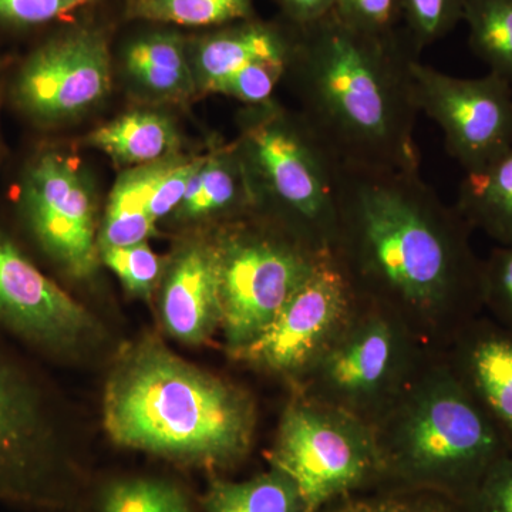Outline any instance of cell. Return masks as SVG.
I'll return each mask as SVG.
<instances>
[{
    "label": "cell",
    "instance_id": "cell-1",
    "mask_svg": "<svg viewBox=\"0 0 512 512\" xmlns=\"http://www.w3.org/2000/svg\"><path fill=\"white\" fill-rule=\"evenodd\" d=\"M471 227L420 170L340 165L333 255L357 298L397 318H436L457 336L483 303V261Z\"/></svg>",
    "mask_w": 512,
    "mask_h": 512
},
{
    "label": "cell",
    "instance_id": "cell-2",
    "mask_svg": "<svg viewBox=\"0 0 512 512\" xmlns=\"http://www.w3.org/2000/svg\"><path fill=\"white\" fill-rule=\"evenodd\" d=\"M420 59L403 30L376 36L330 13L296 28L288 72L302 116L340 164L369 170H420L412 64Z\"/></svg>",
    "mask_w": 512,
    "mask_h": 512
},
{
    "label": "cell",
    "instance_id": "cell-3",
    "mask_svg": "<svg viewBox=\"0 0 512 512\" xmlns=\"http://www.w3.org/2000/svg\"><path fill=\"white\" fill-rule=\"evenodd\" d=\"M103 409L104 427L120 446L201 466L237 463L254 434L247 394L153 342L123 357Z\"/></svg>",
    "mask_w": 512,
    "mask_h": 512
},
{
    "label": "cell",
    "instance_id": "cell-4",
    "mask_svg": "<svg viewBox=\"0 0 512 512\" xmlns=\"http://www.w3.org/2000/svg\"><path fill=\"white\" fill-rule=\"evenodd\" d=\"M383 473L429 485L466 507L512 443L454 369L412 380L372 424Z\"/></svg>",
    "mask_w": 512,
    "mask_h": 512
},
{
    "label": "cell",
    "instance_id": "cell-5",
    "mask_svg": "<svg viewBox=\"0 0 512 512\" xmlns=\"http://www.w3.org/2000/svg\"><path fill=\"white\" fill-rule=\"evenodd\" d=\"M252 107L238 154L252 202L274 208L285 231L313 251H332L342 164L302 113L272 101Z\"/></svg>",
    "mask_w": 512,
    "mask_h": 512
},
{
    "label": "cell",
    "instance_id": "cell-6",
    "mask_svg": "<svg viewBox=\"0 0 512 512\" xmlns=\"http://www.w3.org/2000/svg\"><path fill=\"white\" fill-rule=\"evenodd\" d=\"M269 460L298 488L303 512H319L383 473L372 426L312 397L286 409Z\"/></svg>",
    "mask_w": 512,
    "mask_h": 512
},
{
    "label": "cell",
    "instance_id": "cell-7",
    "mask_svg": "<svg viewBox=\"0 0 512 512\" xmlns=\"http://www.w3.org/2000/svg\"><path fill=\"white\" fill-rule=\"evenodd\" d=\"M357 296V295H356ZM394 313L357 298L352 315L306 375L312 399L372 424L412 380L410 349ZM370 424V426H372Z\"/></svg>",
    "mask_w": 512,
    "mask_h": 512
},
{
    "label": "cell",
    "instance_id": "cell-8",
    "mask_svg": "<svg viewBox=\"0 0 512 512\" xmlns=\"http://www.w3.org/2000/svg\"><path fill=\"white\" fill-rule=\"evenodd\" d=\"M217 241L221 328L234 353L271 323L325 252L313 251L289 232L247 225Z\"/></svg>",
    "mask_w": 512,
    "mask_h": 512
},
{
    "label": "cell",
    "instance_id": "cell-9",
    "mask_svg": "<svg viewBox=\"0 0 512 512\" xmlns=\"http://www.w3.org/2000/svg\"><path fill=\"white\" fill-rule=\"evenodd\" d=\"M420 113L443 131L448 154L466 173L481 170L512 147V87L493 73L474 79L412 64Z\"/></svg>",
    "mask_w": 512,
    "mask_h": 512
},
{
    "label": "cell",
    "instance_id": "cell-10",
    "mask_svg": "<svg viewBox=\"0 0 512 512\" xmlns=\"http://www.w3.org/2000/svg\"><path fill=\"white\" fill-rule=\"evenodd\" d=\"M356 302L342 265L332 251L325 252L271 323L234 355L271 372L306 375L352 315Z\"/></svg>",
    "mask_w": 512,
    "mask_h": 512
},
{
    "label": "cell",
    "instance_id": "cell-11",
    "mask_svg": "<svg viewBox=\"0 0 512 512\" xmlns=\"http://www.w3.org/2000/svg\"><path fill=\"white\" fill-rule=\"evenodd\" d=\"M23 205L43 251L73 278H90L100 252L96 205L79 164L55 153L37 160L26 178Z\"/></svg>",
    "mask_w": 512,
    "mask_h": 512
},
{
    "label": "cell",
    "instance_id": "cell-12",
    "mask_svg": "<svg viewBox=\"0 0 512 512\" xmlns=\"http://www.w3.org/2000/svg\"><path fill=\"white\" fill-rule=\"evenodd\" d=\"M0 501L32 510L66 504L39 397L0 356Z\"/></svg>",
    "mask_w": 512,
    "mask_h": 512
},
{
    "label": "cell",
    "instance_id": "cell-13",
    "mask_svg": "<svg viewBox=\"0 0 512 512\" xmlns=\"http://www.w3.org/2000/svg\"><path fill=\"white\" fill-rule=\"evenodd\" d=\"M110 62L99 35L77 32L37 50L19 74L18 99L29 113L56 120L76 116L110 89Z\"/></svg>",
    "mask_w": 512,
    "mask_h": 512
},
{
    "label": "cell",
    "instance_id": "cell-14",
    "mask_svg": "<svg viewBox=\"0 0 512 512\" xmlns=\"http://www.w3.org/2000/svg\"><path fill=\"white\" fill-rule=\"evenodd\" d=\"M0 323L40 348L69 350L94 332L80 303L0 234Z\"/></svg>",
    "mask_w": 512,
    "mask_h": 512
},
{
    "label": "cell",
    "instance_id": "cell-15",
    "mask_svg": "<svg viewBox=\"0 0 512 512\" xmlns=\"http://www.w3.org/2000/svg\"><path fill=\"white\" fill-rule=\"evenodd\" d=\"M161 318L173 338L200 345L220 328L218 241H197L181 249L165 278Z\"/></svg>",
    "mask_w": 512,
    "mask_h": 512
},
{
    "label": "cell",
    "instance_id": "cell-16",
    "mask_svg": "<svg viewBox=\"0 0 512 512\" xmlns=\"http://www.w3.org/2000/svg\"><path fill=\"white\" fill-rule=\"evenodd\" d=\"M457 342L454 372L512 443V330L473 320Z\"/></svg>",
    "mask_w": 512,
    "mask_h": 512
},
{
    "label": "cell",
    "instance_id": "cell-17",
    "mask_svg": "<svg viewBox=\"0 0 512 512\" xmlns=\"http://www.w3.org/2000/svg\"><path fill=\"white\" fill-rule=\"evenodd\" d=\"M295 40L296 28L293 36H288L262 23H245L218 33L202 42L198 49V79L205 90L214 92L222 82L252 64L284 63L289 66Z\"/></svg>",
    "mask_w": 512,
    "mask_h": 512
},
{
    "label": "cell",
    "instance_id": "cell-18",
    "mask_svg": "<svg viewBox=\"0 0 512 512\" xmlns=\"http://www.w3.org/2000/svg\"><path fill=\"white\" fill-rule=\"evenodd\" d=\"M454 207L471 229L512 247V147L487 167L466 173Z\"/></svg>",
    "mask_w": 512,
    "mask_h": 512
},
{
    "label": "cell",
    "instance_id": "cell-19",
    "mask_svg": "<svg viewBox=\"0 0 512 512\" xmlns=\"http://www.w3.org/2000/svg\"><path fill=\"white\" fill-rule=\"evenodd\" d=\"M89 143L123 164L158 163L174 150L177 134L170 120L150 111H134L89 136Z\"/></svg>",
    "mask_w": 512,
    "mask_h": 512
},
{
    "label": "cell",
    "instance_id": "cell-20",
    "mask_svg": "<svg viewBox=\"0 0 512 512\" xmlns=\"http://www.w3.org/2000/svg\"><path fill=\"white\" fill-rule=\"evenodd\" d=\"M245 204L254 202L239 156L218 153L205 157L192 175L178 208L184 217L197 218L242 208Z\"/></svg>",
    "mask_w": 512,
    "mask_h": 512
},
{
    "label": "cell",
    "instance_id": "cell-21",
    "mask_svg": "<svg viewBox=\"0 0 512 512\" xmlns=\"http://www.w3.org/2000/svg\"><path fill=\"white\" fill-rule=\"evenodd\" d=\"M204 508L207 512H303V503L291 478L272 468L241 483L212 481Z\"/></svg>",
    "mask_w": 512,
    "mask_h": 512
},
{
    "label": "cell",
    "instance_id": "cell-22",
    "mask_svg": "<svg viewBox=\"0 0 512 512\" xmlns=\"http://www.w3.org/2000/svg\"><path fill=\"white\" fill-rule=\"evenodd\" d=\"M147 165L128 171L117 181L110 195L99 248L131 247L156 234L148 211Z\"/></svg>",
    "mask_w": 512,
    "mask_h": 512
},
{
    "label": "cell",
    "instance_id": "cell-23",
    "mask_svg": "<svg viewBox=\"0 0 512 512\" xmlns=\"http://www.w3.org/2000/svg\"><path fill=\"white\" fill-rule=\"evenodd\" d=\"M126 66L151 92L184 96L192 90L190 67L178 37L157 35L138 40L127 50Z\"/></svg>",
    "mask_w": 512,
    "mask_h": 512
},
{
    "label": "cell",
    "instance_id": "cell-24",
    "mask_svg": "<svg viewBox=\"0 0 512 512\" xmlns=\"http://www.w3.org/2000/svg\"><path fill=\"white\" fill-rule=\"evenodd\" d=\"M463 22L474 55L512 87V0H467Z\"/></svg>",
    "mask_w": 512,
    "mask_h": 512
},
{
    "label": "cell",
    "instance_id": "cell-25",
    "mask_svg": "<svg viewBox=\"0 0 512 512\" xmlns=\"http://www.w3.org/2000/svg\"><path fill=\"white\" fill-rule=\"evenodd\" d=\"M141 15L184 26H211L252 16V0H138Z\"/></svg>",
    "mask_w": 512,
    "mask_h": 512
},
{
    "label": "cell",
    "instance_id": "cell-26",
    "mask_svg": "<svg viewBox=\"0 0 512 512\" xmlns=\"http://www.w3.org/2000/svg\"><path fill=\"white\" fill-rule=\"evenodd\" d=\"M101 512H192L173 484L153 478H130L110 484L101 495Z\"/></svg>",
    "mask_w": 512,
    "mask_h": 512
},
{
    "label": "cell",
    "instance_id": "cell-27",
    "mask_svg": "<svg viewBox=\"0 0 512 512\" xmlns=\"http://www.w3.org/2000/svg\"><path fill=\"white\" fill-rule=\"evenodd\" d=\"M467 0H403V35L420 57L463 22Z\"/></svg>",
    "mask_w": 512,
    "mask_h": 512
},
{
    "label": "cell",
    "instance_id": "cell-28",
    "mask_svg": "<svg viewBox=\"0 0 512 512\" xmlns=\"http://www.w3.org/2000/svg\"><path fill=\"white\" fill-rule=\"evenodd\" d=\"M205 157L191 161H158L147 165L148 211L154 222L180 207L192 175L204 163Z\"/></svg>",
    "mask_w": 512,
    "mask_h": 512
},
{
    "label": "cell",
    "instance_id": "cell-29",
    "mask_svg": "<svg viewBox=\"0 0 512 512\" xmlns=\"http://www.w3.org/2000/svg\"><path fill=\"white\" fill-rule=\"evenodd\" d=\"M100 254L104 264L119 276L128 292L144 298L153 293L161 274V259L151 251L147 242L131 247L104 248Z\"/></svg>",
    "mask_w": 512,
    "mask_h": 512
},
{
    "label": "cell",
    "instance_id": "cell-30",
    "mask_svg": "<svg viewBox=\"0 0 512 512\" xmlns=\"http://www.w3.org/2000/svg\"><path fill=\"white\" fill-rule=\"evenodd\" d=\"M333 13L369 35H396L403 26V0H335Z\"/></svg>",
    "mask_w": 512,
    "mask_h": 512
},
{
    "label": "cell",
    "instance_id": "cell-31",
    "mask_svg": "<svg viewBox=\"0 0 512 512\" xmlns=\"http://www.w3.org/2000/svg\"><path fill=\"white\" fill-rule=\"evenodd\" d=\"M483 303L500 325L512 330V247H498L483 261Z\"/></svg>",
    "mask_w": 512,
    "mask_h": 512
},
{
    "label": "cell",
    "instance_id": "cell-32",
    "mask_svg": "<svg viewBox=\"0 0 512 512\" xmlns=\"http://www.w3.org/2000/svg\"><path fill=\"white\" fill-rule=\"evenodd\" d=\"M288 72V64L256 63L222 82L214 93L234 97L249 106L269 103L279 80Z\"/></svg>",
    "mask_w": 512,
    "mask_h": 512
},
{
    "label": "cell",
    "instance_id": "cell-33",
    "mask_svg": "<svg viewBox=\"0 0 512 512\" xmlns=\"http://www.w3.org/2000/svg\"><path fill=\"white\" fill-rule=\"evenodd\" d=\"M466 508L468 512H512V450L487 471Z\"/></svg>",
    "mask_w": 512,
    "mask_h": 512
},
{
    "label": "cell",
    "instance_id": "cell-34",
    "mask_svg": "<svg viewBox=\"0 0 512 512\" xmlns=\"http://www.w3.org/2000/svg\"><path fill=\"white\" fill-rule=\"evenodd\" d=\"M92 0H0V20L39 25L69 15Z\"/></svg>",
    "mask_w": 512,
    "mask_h": 512
},
{
    "label": "cell",
    "instance_id": "cell-35",
    "mask_svg": "<svg viewBox=\"0 0 512 512\" xmlns=\"http://www.w3.org/2000/svg\"><path fill=\"white\" fill-rule=\"evenodd\" d=\"M441 498L431 500L424 497H372L349 500L330 512H466Z\"/></svg>",
    "mask_w": 512,
    "mask_h": 512
},
{
    "label": "cell",
    "instance_id": "cell-36",
    "mask_svg": "<svg viewBox=\"0 0 512 512\" xmlns=\"http://www.w3.org/2000/svg\"><path fill=\"white\" fill-rule=\"evenodd\" d=\"M295 28L312 25L326 18L335 8V0H279Z\"/></svg>",
    "mask_w": 512,
    "mask_h": 512
}]
</instances>
